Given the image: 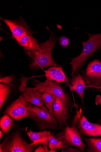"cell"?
<instances>
[{"label": "cell", "instance_id": "cell-1", "mask_svg": "<svg viewBox=\"0 0 101 152\" xmlns=\"http://www.w3.org/2000/svg\"><path fill=\"white\" fill-rule=\"evenodd\" d=\"M51 32L49 39L46 42L40 43V50H36L32 51L30 56L33 61L29 66L31 69L36 68L47 67L48 66H62L57 64L52 58V52L54 47L57 41L55 35L47 28Z\"/></svg>", "mask_w": 101, "mask_h": 152}, {"label": "cell", "instance_id": "cell-2", "mask_svg": "<svg viewBox=\"0 0 101 152\" xmlns=\"http://www.w3.org/2000/svg\"><path fill=\"white\" fill-rule=\"evenodd\" d=\"M27 108L29 118L40 131L47 129L60 130L56 119L46 107H40L28 103Z\"/></svg>", "mask_w": 101, "mask_h": 152}, {"label": "cell", "instance_id": "cell-3", "mask_svg": "<svg viewBox=\"0 0 101 152\" xmlns=\"http://www.w3.org/2000/svg\"><path fill=\"white\" fill-rule=\"evenodd\" d=\"M87 34L89 39L86 42L82 41L83 48L81 53L78 56L72 59L70 63L72 66V75L77 73L86 60L101 47V33Z\"/></svg>", "mask_w": 101, "mask_h": 152}, {"label": "cell", "instance_id": "cell-4", "mask_svg": "<svg viewBox=\"0 0 101 152\" xmlns=\"http://www.w3.org/2000/svg\"><path fill=\"white\" fill-rule=\"evenodd\" d=\"M16 128L5 136L0 147L4 152H33L36 145L28 144L24 139L20 130Z\"/></svg>", "mask_w": 101, "mask_h": 152}, {"label": "cell", "instance_id": "cell-5", "mask_svg": "<svg viewBox=\"0 0 101 152\" xmlns=\"http://www.w3.org/2000/svg\"><path fill=\"white\" fill-rule=\"evenodd\" d=\"M80 112L78 110L71 127L67 126L62 132L54 136L57 139L63 141L64 149H66L70 147L75 146L78 148L82 152L84 151L86 145L82 140L81 134L77 127V122Z\"/></svg>", "mask_w": 101, "mask_h": 152}, {"label": "cell", "instance_id": "cell-6", "mask_svg": "<svg viewBox=\"0 0 101 152\" xmlns=\"http://www.w3.org/2000/svg\"><path fill=\"white\" fill-rule=\"evenodd\" d=\"M83 77L87 86L101 91V61L95 59L90 62L83 72Z\"/></svg>", "mask_w": 101, "mask_h": 152}, {"label": "cell", "instance_id": "cell-7", "mask_svg": "<svg viewBox=\"0 0 101 152\" xmlns=\"http://www.w3.org/2000/svg\"><path fill=\"white\" fill-rule=\"evenodd\" d=\"M32 85L34 88L40 92L43 93L47 92L54 95L56 97L61 100L64 103H68V96L64 92L62 88L57 83L47 79L45 82H42L36 79H33Z\"/></svg>", "mask_w": 101, "mask_h": 152}, {"label": "cell", "instance_id": "cell-8", "mask_svg": "<svg viewBox=\"0 0 101 152\" xmlns=\"http://www.w3.org/2000/svg\"><path fill=\"white\" fill-rule=\"evenodd\" d=\"M27 103L21 94L17 100L7 107L3 115L8 114L16 121H21L26 118H29L27 108Z\"/></svg>", "mask_w": 101, "mask_h": 152}, {"label": "cell", "instance_id": "cell-9", "mask_svg": "<svg viewBox=\"0 0 101 152\" xmlns=\"http://www.w3.org/2000/svg\"><path fill=\"white\" fill-rule=\"evenodd\" d=\"M9 27L14 38L16 40L26 35H33L36 33L32 31L31 27L22 17L17 19L10 20L1 18Z\"/></svg>", "mask_w": 101, "mask_h": 152}, {"label": "cell", "instance_id": "cell-10", "mask_svg": "<svg viewBox=\"0 0 101 152\" xmlns=\"http://www.w3.org/2000/svg\"><path fill=\"white\" fill-rule=\"evenodd\" d=\"M22 76L21 84L19 90L23 93V95L26 102L33 105L41 107L44 105L42 94L34 88H29L27 86V82L30 78Z\"/></svg>", "mask_w": 101, "mask_h": 152}, {"label": "cell", "instance_id": "cell-11", "mask_svg": "<svg viewBox=\"0 0 101 152\" xmlns=\"http://www.w3.org/2000/svg\"><path fill=\"white\" fill-rule=\"evenodd\" d=\"M80 112L77 122V127L81 134L95 137L101 136V125L89 121Z\"/></svg>", "mask_w": 101, "mask_h": 152}, {"label": "cell", "instance_id": "cell-12", "mask_svg": "<svg viewBox=\"0 0 101 152\" xmlns=\"http://www.w3.org/2000/svg\"><path fill=\"white\" fill-rule=\"evenodd\" d=\"M53 115L56 119L60 130H64L68 126L69 110L68 103H64L56 98L53 106Z\"/></svg>", "mask_w": 101, "mask_h": 152}, {"label": "cell", "instance_id": "cell-13", "mask_svg": "<svg viewBox=\"0 0 101 152\" xmlns=\"http://www.w3.org/2000/svg\"><path fill=\"white\" fill-rule=\"evenodd\" d=\"M45 76L48 80L55 81L57 83L65 82L69 87L71 86L62 66H52L47 70H44Z\"/></svg>", "mask_w": 101, "mask_h": 152}, {"label": "cell", "instance_id": "cell-14", "mask_svg": "<svg viewBox=\"0 0 101 152\" xmlns=\"http://www.w3.org/2000/svg\"><path fill=\"white\" fill-rule=\"evenodd\" d=\"M71 86L69 87L71 91H75L79 95L84 103V93L86 87V83L83 77L79 73L73 75V77L69 80Z\"/></svg>", "mask_w": 101, "mask_h": 152}, {"label": "cell", "instance_id": "cell-15", "mask_svg": "<svg viewBox=\"0 0 101 152\" xmlns=\"http://www.w3.org/2000/svg\"><path fill=\"white\" fill-rule=\"evenodd\" d=\"M18 43L23 47L26 53L30 56L31 53L36 50H40L38 40L32 35H26L17 40Z\"/></svg>", "mask_w": 101, "mask_h": 152}, {"label": "cell", "instance_id": "cell-16", "mask_svg": "<svg viewBox=\"0 0 101 152\" xmlns=\"http://www.w3.org/2000/svg\"><path fill=\"white\" fill-rule=\"evenodd\" d=\"M22 129L24 131L28 136L30 138L31 140L33 142L32 144L37 145L39 142H49V137L51 134L49 131L45 130L39 132H34L32 129H30L28 132Z\"/></svg>", "mask_w": 101, "mask_h": 152}, {"label": "cell", "instance_id": "cell-17", "mask_svg": "<svg viewBox=\"0 0 101 152\" xmlns=\"http://www.w3.org/2000/svg\"><path fill=\"white\" fill-rule=\"evenodd\" d=\"M8 115H3L0 119V127L2 132L8 134L11 130L17 128L16 124Z\"/></svg>", "mask_w": 101, "mask_h": 152}, {"label": "cell", "instance_id": "cell-18", "mask_svg": "<svg viewBox=\"0 0 101 152\" xmlns=\"http://www.w3.org/2000/svg\"><path fill=\"white\" fill-rule=\"evenodd\" d=\"M87 146V152H101V137L83 138Z\"/></svg>", "mask_w": 101, "mask_h": 152}, {"label": "cell", "instance_id": "cell-19", "mask_svg": "<svg viewBox=\"0 0 101 152\" xmlns=\"http://www.w3.org/2000/svg\"><path fill=\"white\" fill-rule=\"evenodd\" d=\"M12 85L0 83V109L1 110L6 101L11 90Z\"/></svg>", "mask_w": 101, "mask_h": 152}, {"label": "cell", "instance_id": "cell-20", "mask_svg": "<svg viewBox=\"0 0 101 152\" xmlns=\"http://www.w3.org/2000/svg\"><path fill=\"white\" fill-rule=\"evenodd\" d=\"M54 134L51 133L49 137V145L50 150L49 152H57L56 149L63 148V141L57 139Z\"/></svg>", "mask_w": 101, "mask_h": 152}, {"label": "cell", "instance_id": "cell-21", "mask_svg": "<svg viewBox=\"0 0 101 152\" xmlns=\"http://www.w3.org/2000/svg\"><path fill=\"white\" fill-rule=\"evenodd\" d=\"M42 97L46 107L52 113L53 112V106L56 99V96L51 93L44 92L42 94Z\"/></svg>", "mask_w": 101, "mask_h": 152}, {"label": "cell", "instance_id": "cell-22", "mask_svg": "<svg viewBox=\"0 0 101 152\" xmlns=\"http://www.w3.org/2000/svg\"><path fill=\"white\" fill-rule=\"evenodd\" d=\"M39 147L35 151V152H49L48 148V145L39 143Z\"/></svg>", "mask_w": 101, "mask_h": 152}, {"label": "cell", "instance_id": "cell-23", "mask_svg": "<svg viewBox=\"0 0 101 152\" xmlns=\"http://www.w3.org/2000/svg\"><path fill=\"white\" fill-rule=\"evenodd\" d=\"M59 42L62 47H66L69 44V39L65 36H62L59 38Z\"/></svg>", "mask_w": 101, "mask_h": 152}, {"label": "cell", "instance_id": "cell-24", "mask_svg": "<svg viewBox=\"0 0 101 152\" xmlns=\"http://www.w3.org/2000/svg\"><path fill=\"white\" fill-rule=\"evenodd\" d=\"M14 80V78L12 76H9L1 78L0 81L3 83L7 84H10L11 82Z\"/></svg>", "mask_w": 101, "mask_h": 152}, {"label": "cell", "instance_id": "cell-25", "mask_svg": "<svg viewBox=\"0 0 101 152\" xmlns=\"http://www.w3.org/2000/svg\"><path fill=\"white\" fill-rule=\"evenodd\" d=\"M61 151L62 152H81L82 151L76 147L75 148L72 147V146L66 149L62 148L61 149Z\"/></svg>", "mask_w": 101, "mask_h": 152}, {"label": "cell", "instance_id": "cell-26", "mask_svg": "<svg viewBox=\"0 0 101 152\" xmlns=\"http://www.w3.org/2000/svg\"><path fill=\"white\" fill-rule=\"evenodd\" d=\"M95 104L96 105L101 104V95H97L95 99Z\"/></svg>", "mask_w": 101, "mask_h": 152}, {"label": "cell", "instance_id": "cell-27", "mask_svg": "<svg viewBox=\"0 0 101 152\" xmlns=\"http://www.w3.org/2000/svg\"><path fill=\"white\" fill-rule=\"evenodd\" d=\"M4 135L3 132L1 130L0 131V140H1L2 137Z\"/></svg>", "mask_w": 101, "mask_h": 152}]
</instances>
